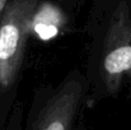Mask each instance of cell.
<instances>
[{
	"mask_svg": "<svg viewBox=\"0 0 131 130\" xmlns=\"http://www.w3.org/2000/svg\"><path fill=\"white\" fill-rule=\"evenodd\" d=\"M102 78L111 93L118 91L125 78L131 79V15L125 1L113 12L104 36Z\"/></svg>",
	"mask_w": 131,
	"mask_h": 130,
	"instance_id": "2",
	"label": "cell"
},
{
	"mask_svg": "<svg viewBox=\"0 0 131 130\" xmlns=\"http://www.w3.org/2000/svg\"><path fill=\"white\" fill-rule=\"evenodd\" d=\"M40 0H10L0 21V92L18 79Z\"/></svg>",
	"mask_w": 131,
	"mask_h": 130,
	"instance_id": "1",
	"label": "cell"
},
{
	"mask_svg": "<svg viewBox=\"0 0 131 130\" xmlns=\"http://www.w3.org/2000/svg\"><path fill=\"white\" fill-rule=\"evenodd\" d=\"M84 91L80 74L73 73L66 77L47 98L32 130H75Z\"/></svg>",
	"mask_w": 131,
	"mask_h": 130,
	"instance_id": "3",
	"label": "cell"
},
{
	"mask_svg": "<svg viewBox=\"0 0 131 130\" xmlns=\"http://www.w3.org/2000/svg\"><path fill=\"white\" fill-rule=\"evenodd\" d=\"M8 1L9 0H0V21H1V17H3V13L8 5Z\"/></svg>",
	"mask_w": 131,
	"mask_h": 130,
	"instance_id": "4",
	"label": "cell"
}]
</instances>
